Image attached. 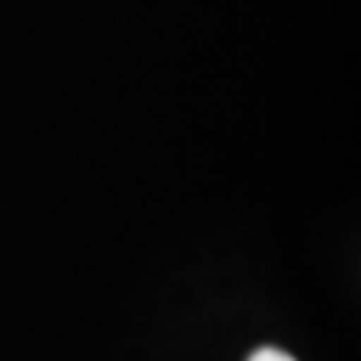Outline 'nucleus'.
Segmentation results:
<instances>
[{
    "mask_svg": "<svg viewBox=\"0 0 361 361\" xmlns=\"http://www.w3.org/2000/svg\"><path fill=\"white\" fill-rule=\"evenodd\" d=\"M247 361H295V358H291L288 351H281V348H258Z\"/></svg>",
    "mask_w": 361,
    "mask_h": 361,
    "instance_id": "obj_1",
    "label": "nucleus"
}]
</instances>
